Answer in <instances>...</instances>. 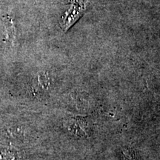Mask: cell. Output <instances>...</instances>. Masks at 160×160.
I'll list each match as a JSON object with an SVG mask.
<instances>
[{
	"label": "cell",
	"mask_w": 160,
	"mask_h": 160,
	"mask_svg": "<svg viewBox=\"0 0 160 160\" xmlns=\"http://www.w3.org/2000/svg\"><path fill=\"white\" fill-rule=\"evenodd\" d=\"M48 78L45 77V75H39L33 81V87L37 89L38 91H42L41 90L45 89L49 85Z\"/></svg>",
	"instance_id": "cell-1"
},
{
	"label": "cell",
	"mask_w": 160,
	"mask_h": 160,
	"mask_svg": "<svg viewBox=\"0 0 160 160\" xmlns=\"http://www.w3.org/2000/svg\"><path fill=\"white\" fill-rule=\"evenodd\" d=\"M5 26L6 35H7L8 39L13 41V38L15 37V28L14 25H13V19L9 18V19H7V20H5Z\"/></svg>",
	"instance_id": "cell-2"
},
{
	"label": "cell",
	"mask_w": 160,
	"mask_h": 160,
	"mask_svg": "<svg viewBox=\"0 0 160 160\" xmlns=\"http://www.w3.org/2000/svg\"><path fill=\"white\" fill-rule=\"evenodd\" d=\"M0 160H14V156L9 152L0 153Z\"/></svg>",
	"instance_id": "cell-3"
},
{
	"label": "cell",
	"mask_w": 160,
	"mask_h": 160,
	"mask_svg": "<svg viewBox=\"0 0 160 160\" xmlns=\"http://www.w3.org/2000/svg\"><path fill=\"white\" fill-rule=\"evenodd\" d=\"M125 160H137V159L131 152H125Z\"/></svg>",
	"instance_id": "cell-4"
}]
</instances>
